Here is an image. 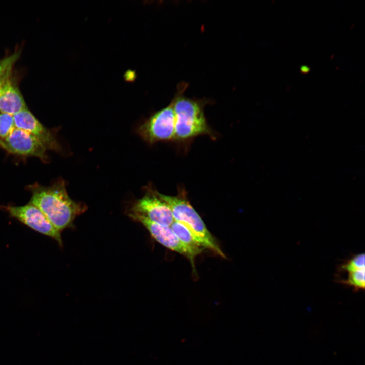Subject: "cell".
I'll use <instances>...</instances> for the list:
<instances>
[{
  "instance_id": "cell-3",
  "label": "cell",
  "mask_w": 365,
  "mask_h": 365,
  "mask_svg": "<svg viewBox=\"0 0 365 365\" xmlns=\"http://www.w3.org/2000/svg\"><path fill=\"white\" fill-rule=\"evenodd\" d=\"M157 195L170 208L174 221L179 222L192 231L209 249L220 256L225 257L213 236L206 226L199 214L191 205L184 191L176 196H168L156 190Z\"/></svg>"
},
{
  "instance_id": "cell-7",
  "label": "cell",
  "mask_w": 365,
  "mask_h": 365,
  "mask_svg": "<svg viewBox=\"0 0 365 365\" xmlns=\"http://www.w3.org/2000/svg\"><path fill=\"white\" fill-rule=\"evenodd\" d=\"M0 145L14 154L45 158L44 145L29 132L17 128L6 138L0 140Z\"/></svg>"
},
{
  "instance_id": "cell-15",
  "label": "cell",
  "mask_w": 365,
  "mask_h": 365,
  "mask_svg": "<svg viewBox=\"0 0 365 365\" xmlns=\"http://www.w3.org/2000/svg\"><path fill=\"white\" fill-rule=\"evenodd\" d=\"M18 56V53H15L0 61V79L8 75H10L12 66Z\"/></svg>"
},
{
  "instance_id": "cell-8",
  "label": "cell",
  "mask_w": 365,
  "mask_h": 365,
  "mask_svg": "<svg viewBox=\"0 0 365 365\" xmlns=\"http://www.w3.org/2000/svg\"><path fill=\"white\" fill-rule=\"evenodd\" d=\"M13 118L16 128L25 130L33 135L46 149H60L53 134L27 108L14 115Z\"/></svg>"
},
{
  "instance_id": "cell-4",
  "label": "cell",
  "mask_w": 365,
  "mask_h": 365,
  "mask_svg": "<svg viewBox=\"0 0 365 365\" xmlns=\"http://www.w3.org/2000/svg\"><path fill=\"white\" fill-rule=\"evenodd\" d=\"M175 116L172 103L151 116L138 129L140 136L150 144L175 138Z\"/></svg>"
},
{
  "instance_id": "cell-10",
  "label": "cell",
  "mask_w": 365,
  "mask_h": 365,
  "mask_svg": "<svg viewBox=\"0 0 365 365\" xmlns=\"http://www.w3.org/2000/svg\"><path fill=\"white\" fill-rule=\"evenodd\" d=\"M8 75L0 79V112L14 115L25 109L26 104L19 90Z\"/></svg>"
},
{
  "instance_id": "cell-9",
  "label": "cell",
  "mask_w": 365,
  "mask_h": 365,
  "mask_svg": "<svg viewBox=\"0 0 365 365\" xmlns=\"http://www.w3.org/2000/svg\"><path fill=\"white\" fill-rule=\"evenodd\" d=\"M141 223L147 229L151 236L163 246L186 256L193 264L188 248L179 240L170 226L161 225L142 217L133 219Z\"/></svg>"
},
{
  "instance_id": "cell-11",
  "label": "cell",
  "mask_w": 365,
  "mask_h": 365,
  "mask_svg": "<svg viewBox=\"0 0 365 365\" xmlns=\"http://www.w3.org/2000/svg\"><path fill=\"white\" fill-rule=\"evenodd\" d=\"M170 227L179 240L188 248L194 260L206 248L204 243L183 224L174 221Z\"/></svg>"
},
{
  "instance_id": "cell-2",
  "label": "cell",
  "mask_w": 365,
  "mask_h": 365,
  "mask_svg": "<svg viewBox=\"0 0 365 365\" xmlns=\"http://www.w3.org/2000/svg\"><path fill=\"white\" fill-rule=\"evenodd\" d=\"M171 102L175 116L174 140L182 141L201 135H213L202 104L178 94Z\"/></svg>"
},
{
  "instance_id": "cell-13",
  "label": "cell",
  "mask_w": 365,
  "mask_h": 365,
  "mask_svg": "<svg viewBox=\"0 0 365 365\" xmlns=\"http://www.w3.org/2000/svg\"><path fill=\"white\" fill-rule=\"evenodd\" d=\"M365 259L364 253H359L353 256L351 258L341 264L339 268L340 271L347 273L364 269Z\"/></svg>"
},
{
  "instance_id": "cell-12",
  "label": "cell",
  "mask_w": 365,
  "mask_h": 365,
  "mask_svg": "<svg viewBox=\"0 0 365 365\" xmlns=\"http://www.w3.org/2000/svg\"><path fill=\"white\" fill-rule=\"evenodd\" d=\"M340 282L344 285L351 287L355 290L363 289L365 285V270L364 269H359L356 271L348 273L345 279Z\"/></svg>"
},
{
  "instance_id": "cell-5",
  "label": "cell",
  "mask_w": 365,
  "mask_h": 365,
  "mask_svg": "<svg viewBox=\"0 0 365 365\" xmlns=\"http://www.w3.org/2000/svg\"><path fill=\"white\" fill-rule=\"evenodd\" d=\"M128 215L132 219L142 217L166 226H170L174 221L168 205L150 188L142 198L134 202Z\"/></svg>"
},
{
  "instance_id": "cell-14",
  "label": "cell",
  "mask_w": 365,
  "mask_h": 365,
  "mask_svg": "<svg viewBox=\"0 0 365 365\" xmlns=\"http://www.w3.org/2000/svg\"><path fill=\"white\" fill-rule=\"evenodd\" d=\"M15 128L13 115L0 114V140L8 137Z\"/></svg>"
},
{
  "instance_id": "cell-6",
  "label": "cell",
  "mask_w": 365,
  "mask_h": 365,
  "mask_svg": "<svg viewBox=\"0 0 365 365\" xmlns=\"http://www.w3.org/2000/svg\"><path fill=\"white\" fill-rule=\"evenodd\" d=\"M9 215L33 230L47 236L63 245L61 232L58 230L35 206L29 203L21 206L3 207Z\"/></svg>"
},
{
  "instance_id": "cell-1",
  "label": "cell",
  "mask_w": 365,
  "mask_h": 365,
  "mask_svg": "<svg viewBox=\"0 0 365 365\" xmlns=\"http://www.w3.org/2000/svg\"><path fill=\"white\" fill-rule=\"evenodd\" d=\"M29 203L37 207L60 232L74 227L75 218L87 208L85 204L70 198L62 180L50 187L35 188Z\"/></svg>"
}]
</instances>
